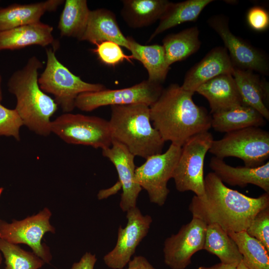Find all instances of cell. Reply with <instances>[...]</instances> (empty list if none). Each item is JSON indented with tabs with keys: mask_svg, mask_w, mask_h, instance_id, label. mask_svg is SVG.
I'll use <instances>...</instances> for the list:
<instances>
[{
	"mask_svg": "<svg viewBox=\"0 0 269 269\" xmlns=\"http://www.w3.org/2000/svg\"><path fill=\"white\" fill-rule=\"evenodd\" d=\"M204 184V195L193 197L189 210L192 217L227 232L246 231L256 215L269 206V193L249 197L227 187L213 172L206 175Z\"/></svg>",
	"mask_w": 269,
	"mask_h": 269,
	"instance_id": "cell-1",
	"label": "cell"
},
{
	"mask_svg": "<svg viewBox=\"0 0 269 269\" xmlns=\"http://www.w3.org/2000/svg\"><path fill=\"white\" fill-rule=\"evenodd\" d=\"M193 94L171 84L149 106L152 125L165 142L182 147L192 136L211 128V116L205 108L195 104Z\"/></svg>",
	"mask_w": 269,
	"mask_h": 269,
	"instance_id": "cell-2",
	"label": "cell"
},
{
	"mask_svg": "<svg viewBox=\"0 0 269 269\" xmlns=\"http://www.w3.org/2000/svg\"><path fill=\"white\" fill-rule=\"evenodd\" d=\"M42 66L36 56L30 57L21 69L11 75L7 87L16 98L15 109L23 126L36 134L47 136L51 134L50 119L58 106L39 87L38 71Z\"/></svg>",
	"mask_w": 269,
	"mask_h": 269,
	"instance_id": "cell-3",
	"label": "cell"
},
{
	"mask_svg": "<svg viewBox=\"0 0 269 269\" xmlns=\"http://www.w3.org/2000/svg\"><path fill=\"white\" fill-rule=\"evenodd\" d=\"M109 121L113 139L134 156L144 159L162 153L165 141L153 127L149 107L142 103L111 106Z\"/></svg>",
	"mask_w": 269,
	"mask_h": 269,
	"instance_id": "cell-4",
	"label": "cell"
},
{
	"mask_svg": "<svg viewBox=\"0 0 269 269\" xmlns=\"http://www.w3.org/2000/svg\"><path fill=\"white\" fill-rule=\"evenodd\" d=\"M56 49H46V65L38 77V84L44 92L54 96V100L63 113H71L75 108V101L80 94L106 88L100 83L85 82L72 73L57 59Z\"/></svg>",
	"mask_w": 269,
	"mask_h": 269,
	"instance_id": "cell-5",
	"label": "cell"
},
{
	"mask_svg": "<svg viewBox=\"0 0 269 269\" xmlns=\"http://www.w3.org/2000/svg\"><path fill=\"white\" fill-rule=\"evenodd\" d=\"M209 152L223 159L240 158L247 167H259L269 158V133L258 127L228 133L222 138L213 140Z\"/></svg>",
	"mask_w": 269,
	"mask_h": 269,
	"instance_id": "cell-6",
	"label": "cell"
},
{
	"mask_svg": "<svg viewBox=\"0 0 269 269\" xmlns=\"http://www.w3.org/2000/svg\"><path fill=\"white\" fill-rule=\"evenodd\" d=\"M50 129L65 142L102 149L111 146L109 121L97 116L64 113L51 121Z\"/></svg>",
	"mask_w": 269,
	"mask_h": 269,
	"instance_id": "cell-7",
	"label": "cell"
},
{
	"mask_svg": "<svg viewBox=\"0 0 269 269\" xmlns=\"http://www.w3.org/2000/svg\"><path fill=\"white\" fill-rule=\"evenodd\" d=\"M213 140L207 131L192 136L182 146L172 178L178 191H192L198 197L204 195V159Z\"/></svg>",
	"mask_w": 269,
	"mask_h": 269,
	"instance_id": "cell-8",
	"label": "cell"
},
{
	"mask_svg": "<svg viewBox=\"0 0 269 269\" xmlns=\"http://www.w3.org/2000/svg\"><path fill=\"white\" fill-rule=\"evenodd\" d=\"M181 151V147L171 143L164 153L150 156L135 169L136 182L145 189L150 202L163 206L169 190L167 183L172 178Z\"/></svg>",
	"mask_w": 269,
	"mask_h": 269,
	"instance_id": "cell-9",
	"label": "cell"
},
{
	"mask_svg": "<svg viewBox=\"0 0 269 269\" xmlns=\"http://www.w3.org/2000/svg\"><path fill=\"white\" fill-rule=\"evenodd\" d=\"M52 213L45 207L36 215L22 220H12L11 223L0 220V238L15 245L23 244L28 246L33 253L49 264L52 260L49 249L41 243L47 232L55 233V228L50 223Z\"/></svg>",
	"mask_w": 269,
	"mask_h": 269,
	"instance_id": "cell-10",
	"label": "cell"
},
{
	"mask_svg": "<svg viewBox=\"0 0 269 269\" xmlns=\"http://www.w3.org/2000/svg\"><path fill=\"white\" fill-rule=\"evenodd\" d=\"M163 89L161 84L147 79L128 88L83 93L77 97L75 108L83 112H91L106 106L142 103L149 107L157 100Z\"/></svg>",
	"mask_w": 269,
	"mask_h": 269,
	"instance_id": "cell-11",
	"label": "cell"
},
{
	"mask_svg": "<svg viewBox=\"0 0 269 269\" xmlns=\"http://www.w3.org/2000/svg\"><path fill=\"white\" fill-rule=\"evenodd\" d=\"M207 23L221 37L234 67L268 75L269 63L266 54L230 30L228 18L222 15L209 18Z\"/></svg>",
	"mask_w": 269,
	"mask_h": 269,
	"instance_id": "cell-12",
	"label": "cell"
},
{
	"mask_svg": "<svg viewBox=\"0 0 269 269\" xmlns=\"http://www.w3.org/2000/svg\"><path fill=\"white\" fill-rule=\"evenodd\" d=\"M207 224L192 217L177 233L166 238L163 252L165 264L171 269H185L196 252L203 250Z\"/></svg>",
	"mask_w": 269,
	"mask_h": 269,
	"instance_id": "cell-13",
	"label": "cell"
},
{
	"mask_svg": "<svg viewBox=\"0 0 269 269\" xmlns=\"http://www.w3.org/2000/svg\"><path fill=\"white\" fill-rule=\"evenodd\" d=\"M127 218L126 226L119 227L115 247L103 258L105 264L112 269H123L129 263L137 246L147 235L152 221L149 215H143L136 206L127 211Z\"/></svg>",
	"mask_w": 269,
	"mask_h": 269,
	"instance_id": "cell-14",
	"label": "cell"
},
{
	"mask_svg": "<svg viewBox=\"0 0 269 269\" xmlns=\"http://www.w3.org/2000/svg\"><path fill=\"white\" fill-rule=\"evenodd\" d=\"M102 155L114 164L119 176V184L122 188L120 206L124 212L136 206L141 190L135 180L134 156L122 143L113 139L110 147L102 149Z\"/></svg>",
	"mask_w": 269,
	"mask_h": 269,
	"instance_id": "cell-15",
	"label": "cell"
},
{
	"mask_svg": "<svg viewBox=\"0 0 269 269\" xmlns=\"http://www.w3.org/2000/svg\"><path fill=\"white\" fill-rule=\"evenodd\" d=\"M234 69L226 48L216 47L187 72L181 87L185 91L194 93L202 84L219 75H232Z\"/></svg>",
	"mask_w": 269,
	"mask_h": 269,
	"instance_id": "cell-16",
	"label": "cell"
},
{
	"mask_svg": "<svg viewBox=\"0 0 269 269\" xmlns=\"http://www.w3.org/2000/svg\"><path fill=\"white\" fill-rule=\"evenodd\" d=\"M209 166L223 183L244 187L253 184L269 193V162L257 167H233L223 159L215 156L210 161Z\"/></svg>",
	"mask_w": 269,
	"mask_h": 269,
	"instance_id": "cell-17",
	"label": "cell"
},
{
	"mask_svg": "<svg viewBox=\"0 0 269 269\" xmlns=\"http://www.w3.org/2000/svg\"><path fill=\"white\" fill-rule=\"evenodd\" d=\"M80 41L95 45L113 41L128 50L130 48L128 37L122 32L115 13L104 8L91 10L86 29Z\"/></svg>",
	"mask_w": 269,
	"mask_h": 269,
	"instance_id": "cell-18",
	"label": "cell"
},
{
	"mask_svg": "<svg viewBox=\"0 0 269 269\" xmlns=\"http://www.w3.org/2000/svg\"><path fill=\"white\" fill-rule=\"evenodd\" d=\"M51 25L41 21L0 32V51L20 49L31 45L46 47L53 44L55 39Z\"/></svg>",
	"mask_w": 269,
	"mask_h": 269,
	"instance_id": "cell-19",
	"label": "cell"
},
{
	"mask_svg": "<svg viewBox=\"0 0 269 269\" xmlns=\"http://www.w3.org/2000/svg\"><path fill=\"white\" fill-rule=\"evenodd\" d=\"M234 78L243 105L258 111L266 120H269V86L253 71L234 67Z\"/></svg>",
	"mask_w": 269,
	"mask_h": 269,
	"instance_id": "cell-20",
	"label": "cell"
},
{
	"mask_svg": "<svg viewBox=\"0 0 269 269\" xmlns=\"http://www.w3.org/2000/svg\"><path fill=\"white\" fill-rule=\"evenodd\" d=\"M208 101L212 114L243 105L231 74L219 75L200 86L196 91Z\"/></svg>",
	"mask_w": 269,
	"mask_h": 269,
	"instance_id": "cell-21",
	"label": "cell"
},
{
	"mask_svg": "<svg viewBox=\"0 0 269 269\" xmlns=\"http://www.w3.org/2000/svg\"><path fill=\"white\" fill-rule=\"evenodd\" d=\"M63 2L62 0H48L0 7V32L39 22L45 12L55 11Z\"/></svg>",
	"mask_w": 269,
	"mask_h": 269,
	"instance_id": "cell-22",
	"label": "cell"
},
{
	"mask_svg": "<svg viewBox=\"0 0 269 269\" xmlns=\"http://www.w3.org/2000/svg\"><path fill=\"white\" fill-rule=\"evenodd\" d=\"M121 15L132 28L148 26L159 20L170 1L167 0H123Z\"/></svg>",
	"mask_w": 269,
	"mask_h": 269,
	"instance_id": "cell-23",
	"label": "cell"
},
{
	"mask_svg": "<svg viewBox=\"0 0 269 269\" xmlns=\"http://www.w3.org/2000/svg\"><path fill=\"white\" fill-rule=\"evenodd\" d=\"M129 51L133 59L139 61L146 70L147 80L161 84L165 80L170 66L167 63L164 48L159 44L142 45L128 36Z\"/></svg>",
	"mask_w": 269,
	"mask_h": 269,
	"instance_id": "cell-24",
	"label": "cell"
},
{
	"mask_svg": "<svg viewBox=\"0 0 269 269\" xmlns=\"http://www.w3.org/2000/svg\"><path fill=\"white\" fill-rule=\"evenodd\" d=\"M266 123V120L258 111L244 105L213 114L211 116V128L221 133L260 128Z\"/></svg>",
	"mask_w": 269,
	"mask_h": 269,
	"instance_id": "cell-25",
	"label": "cell"
},
{
	"mask_svg": "<svg viewBox=\"0 0 269 269\" xmlns=\"http://www.w3.org/2000/svg\"><path fill=\"white\" fill-rule=\"evenodd\" d=\"M213 0H187L178 2L170 1L158 26L149 38L151 41L165 31L181 23L195 21L202 11Z\"/></svg>",
	"mask_w": 269,
	"mask_h": 269,
	"instance_id": "cell-26",
	"label": "cell"
},
{
	"mask_svg": "<svg viewBox=\"0 0 269 269\" xmlns=\"http://www.w3.org/2000/svg\"><path fill=\"white\" fill-rule=\"evenodd\" d=\"M199 36L198 27L193 26L164 37L162 46L168 65L182 61L196 52L201 46Z\"/></svg>",
	"mask_w": 269,
	"mask_h": 269,
	"instance_id": "cell-27",
	"label": "cell"
},
{
	"mask_svg": "<svg viewBox=\"0 0 269 269\" xmlns=\"http://www.w3.org/2000/svg\"><path fill=\"white\" fill-rule=\"evenodd\" d=\"M203 250L216 255L223 264L238 266L242 261L235 241L217 224H207Z\"/></svg>",
	"mask_w": 269,
	"mask_h": 269,
	"instance_id": "cell-28",
	"label": "cell"
},
{
	"mask_svg": "<svg viewBox=\"0 0 269 269\" xmlns=\"http://www.w3.org/2000/svg\"><path fill=\"white\" fill-rule=\"evenodd\" d=\"M90 11L86 0H65L58 24L61 36L80 41L86 29Z\"/></svg>",
	"mask_w": 269,
	"mask_h": 269,
	"instance_id": "cell-29",
	"label": "cell"
},
{
	"mask_svg": "<svg viewBox=\"0 0 269 269\" xmlns=\"http://www.w3.org/2000/svg\"><path fill=\"white\" fill-rule=\"evenodd\" d=\"M236 243L242 262L249 269H269V252L258 240L245 231L227 232Z\"/></svg>",
	"mask_w": 269,
	"mask_h": 269,
	"instance_id": "cell-30",
	"label": "cell"
},
{
	"mask_svg": "<svg viewBox=\"0 0 269 269\" xmlns=\"http://www.w3.org/2000/svg\"><path fill=\"white\" fill-rule=\"evenodd\" d=\"M0 251L5 260V269H39L45 264L33 253L0 238Z\"/></svg>",
	"mask_w": 269,
	"mask_h": 269,
	"instance_id": "cell-31",
	"label": "cell"
},
{
	"mask_svg": "<svg viewBox=\"0 0 269 269\" xmlns=\"http://www.w3.org/2000/svg\"><path fill=\"white\" fill-rule=\"evenodd\" d=\"M96 45L93 51L99 60L106 65L114 67L125 60L132 62L133 59L131 55L125 54L121 46L114 42L106 41Z\"/></svg>",
	"mask_w": 269,
	"mask_h": 269,
	"instance_id": "cell-32",
	"label": "cell"
},
{
	"mask_svg": "<svg viewBox=\"0 0 269 269\" xmlns=\"http://www.w3.org/2000/svg\"><path fill=\"white\" fill-rule=\"evenodd\" d=\"M22 121L15 109L4 107L0 103V136H11L19 141Z\"/></svg>",
	"mask_w": 269,
	"mask_h": 269,
	"instance_id": "cell-33",
	"label": "cell"
},
{
	"mask_svg": "<svg viewBox=\"0 0 269 269\" xmlns=\"http://www.w3.org/2000/svg\"><path fill=\"white\" fill-rule=\"evenodd\" d=\"M245 231L259 241L269 252V206L256 215Z\"/></svg>",
	"mask_w": 269,
	"mask_h": 269,
	"instance_id": "cell-34",
	"label": "cell"
},
{
	"mask_svg": "<svg viewBox=\"0 0 269 269\" xmlns=\"http://www.w3.org/2000/svg\"><path fill=\"white\" fill-rule=\"evenodd\" d=\"M247 21L252 29L263 31L269 26V14L268 11L260 6L251 7L247 13Z\"/></svg>",
	"mask_w": 269,
	"mask_h": 269,
	"instance_id": "cell-35",
	"label": "cell"
},
{
	"mask_svg": "<svg viewBox=\"0 0 269 269\" xmlns=\"http://www.w3.org/2000/svg\"><path fill=\"white\" fill-rule=\"evenodd\" d=\"M96 261L95 255L86 252L79 262L73 264L70 269H94Z\"/></svg>",
	"mask_w": 269,
	"mask_h": 269,
	"instance_id": "cell-36",
	"label": "cell"
},
{
	"mask_svg": "<svg viewBox=\"0 0 269 269\" xmlns=\"http://www.w3.org/2000/svg\"><path fill=\"white\" fill-rule=\"evenodd\" d=\"M127 269H156L143 256H138L134 257L133 260L128 263Z\"/></svg>",
	"mask_w": 269,
	"mask_h": 269,
	"instance_id": "cell-37",
	"label": "cell"
},
{
	"mask_svg": "<svg viewBox=\"0 0 269 269\" xmlns=\"http://www.w3.org/2000/svg\"><path fill=\"white\" fill-rule=\"evenodd\" d=\"M237 266L234 265L220 263L211 267H200L198 269H237Z\"/></svg>",
	"mask_w": 269,
	"mask_h": 269,
	"instance_id": "cell-38",
	"label": "cell"
},
{
	"mask_svg": "<svg viewBox=\"0 0 269 269\" xmlns=\"http://www.w3.org/2000/svg\"><path fill=\"white\" fill-rule=\"evenodd\" d=\"M237 269H249L247 268L245 264L243 263L242 261L237 266Z\"/></svg>",
	"mask_w": 269,
	"mask_h": 269,
	"instance_id": "cell-39",
	"label": "cell"
},
{
	"mask_svg": "<svg viewBox=\"0 0 269 269\" xmlns=\"http://www.w3.org/2000/svg\"><path fill=\"white\" fill-rule=\"evenodd\" d=\"M1 81H2V77L0 74V103L2 100V90H1Z\"/></svg>",
	"mask_w": 269,
	"mask_h": 269,
	"instance_id": "cell-40",
	"label": "cell"
}]
</instances>
